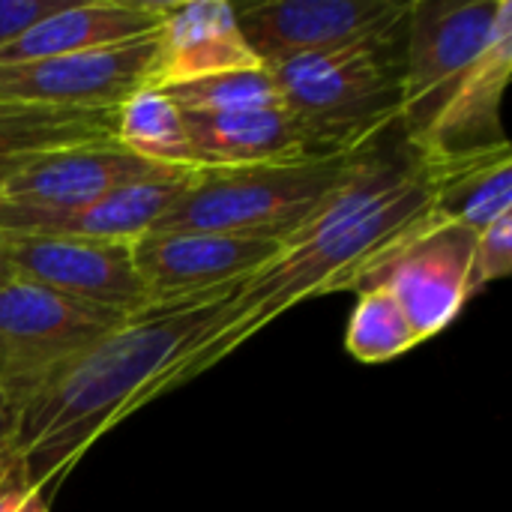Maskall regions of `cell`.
<instances>
[{
	"mask_svg": "<svg viewBox=\"0 0 512 512\" xmlns=\"http://www.w3.org/2000/svg\"><path fill=\"white\" fill-rule=\"evenodd\" d=\"M165 93L186 114H222V111H246V108L282 105L276 78L264 66L210 75V78H201V81L168 87Z\"/></svg>",
	"mask_w": 512,
	"mask_h": 512,
	"instance_id": "cell-21",
	"label": "cell"
},
{
	"mask_svg": "<svg viewBox=\"0 0 512 512\" xmlns=\"http://www.w3.org/2000/svg\"><path fill=\"white\" fill-rule=\"evenodd\" d=\"M171 3L156 0H99L66 3L24 36L0 48V63H27L63 54H84L147 39L159 33Z\"/></svg>",
	"mask_w": 512,
	"mask_h": 512,
	"instance_id": "cell-15",
	"label": "cell"
},
{
	"mask_svg": "<svg viewBox=\"0 0 512 512\" xmlns=\"http://www.w3.org/2000/svg\"><path fill=\"white\" fill-rule=\"evenodd\" d=\"M285 243L231 234H144L132 243L138 276L153 306L186 303L222 288L243 285L273 261Z\"/></svg>",
	"mask_w": 512,
	"mask_h": 512,
	"instance_id": "cell-10",
	"label": "cell"
},
{
	"mask_svg": "<svg viewBox=\"0 0 512 512\" xmlns=\"http://www.w3.org/2000/svg\"><path fill=\"white\" fill-rule=\"evenodd\" d=\"M237 288L153 306L123 321L18 411L15 456L42 498H51L93 441L150 402L174 357L213 324Z\"/></svg>",
	"mask_w": 512,
	"mask_h": 512,
	"instance_id": "cell-2",
	"label": "cell"
},
{
	"mask_svg": "<svg viewBox=\"0 0 512 512\" xmlns=\"http://www.w3.org/2000/svg\"><path fill=\"white\" fill-rule=\"evenodd\" d=\"M432 222V189L420 156L408 147L387 153L375 144L345 189L285 240L282 252L255 270L222 303L213 324L174 357L150 402L213 369L294 306L360 291Z\"/></svg>",
	"mask_w": 512,
	"mask_h": 512,
	"instance_id": "cell-1",
	"label": "cell"
},
{
	"mask_svg": "<svg viewBox=\"0 0 512 512\" xmlns=\"http://www.w3.org/2000/svg\"><path fill=\"white\" fill-rule=\"evenodd\" d=\"M12 279L57 291L69 300L135 318L150 309L132 243L90 237L0 234Z\"/></svg>",
	"mask_w": 512,
	"mask_h": 512,
	"instance_id": "cell-7",
	"label": "cell"
},
{
	"mask_svg": "<svg viewBox=\"0 0 512 512\" xmlns=\"http://www.w3.org/2000/svg\"><path fill=\"white\" fill-rule=\"evenodd\" d=\"M6 282H12V267H9V261H6V255H3V243H0V288H3Z\"/></svg>",
	"mask_w": 512,
	"mask_h": 512,
	"instance_id": "cell-26",
	"label": "cell"
},
{
	"mask_svg": "<svg viewBox=\"0 0 512 512\" xmlns=\"http://www.w3.org/2000/svg\"><path fill=\"white\" fill-rule=\"evenodd\" d=\"M420 339L405 318L399 300L384 285H369L357 291V306L348 321L345 348L360 363H387L417 348Z\"/></svg>",
	"mask_w": 512,
	"mask_h": 512,
	"instance_id": "cell-20",
	"label": "cell"
},
{
	"mask_svg": "<svg viewBox=\"0 0 512 512\" xmlns=\"http://www.w3.org/2000/svg\"><path fill=\"white\" fill-rule=\"evenodd\" d=\"M258 57L246 45L234 3L192 0L171 3L159 27V54L150 87L168 90L222 72L258 69Z\"/></svg>",
	"mask_w": 512,
	"mask_h": 512,
	"instance_id": "cell-14",
	"label": "cell"
},
{
	"mask_svg": "<svg viewBox=\"0 0 512 512\" xmlns=\"http://www.w3.org/2000/svg\"><path fill=\"white\" fill-rule=\"evenodd\" d=\"M411 12L402 0H273L234 6L240 33L264 69L339 51L399 27Z\"/></svg>",
	"mask_w": 512,
	"mask_h": 512,
	"instance_id": "cell-8",
	"label": "cell"
},
{
	"mask_svg": "<svg viewBox=\"0 0 512 512\" xmlns=\"http://www.w3.org/2000/svg\"><path fill=\"white\" fill-rule=\"evenodd\" d=\"M408 18L366 42L270 69L285 111L318 156L354 153L399 126Z\"/></svg>",
	"mask_w": 512,
	"mask_h": 512,
	"instance_id": "cell-5",
	"label": "cell"
},
{
	"mask_svg": "<svg viewBox=\"0 0 512 512\" xmlns=\"http://www.w3.org/2000/svg\"><path fill=\"white\" fill-rule=\"evenodd\" d=\"M69 0H0V48L24 36Z\"/></svg>",
	"mask_w": 512,
	"mask_h": 512,
	"instance_id": "cell-24",
	"label": "cell"
},
{
	"mask_svg": "<svg viewBox=\"0 0 512 512\" xmlns=\"http://www.w3.org/2000/svg\"><path fill=\"white\" fill-rule=\"evenodd\" d=\"M0 512H48V498L30 486L18 456L0 465Z\"/></svg>",
	"mask_w": 512,
	"mask_h": 512,
	"instance_id": "cell-23",
	"label": "cell"
},
{
	"mask_svg": "<svg viewBox=\"0 0 512 512\" xmlns=\"http://www.w3.org/2000/svg\"><path fill=\"white\" fill-rule=\"evenodd\" d=\"M117 141V108H60L0 99V189L45 156Z\"/></svg>",
	"mask_w": 512,
	"mask_h": 512,
	"instance_id": "cell-18",
	"label": "cell"
},
{
	"mask_svg": "<svg viewBox=\"0 0 512 512\" xmlns=\"http://www.w3.org/2000/svg\"><path fill=\"white\" fill-rule=\"evenodd\" d=\"M159 33L27 63H0V99L60 108H120L129 96L150 87L156 72Z\"/></svg>",
	"mask_w": 512,
	"mask_h": 512,
	"instance_id": "cell-9",
	"label": "cell"
},
{
	"mask_svg": "<svg viewBox=\"0 0 512 512\" xmlns=\"http://www.w3.org/2000/svg\"><path fill=\"white\" fill-rule=\"evenodd\" d=\"M432 189V216L480 234L512 213L510 141L447 156H420Z\"/></svg>",
	"mask_w": 512,
	"mask_h": 512,
	"instance_id": "cell-17",
	"label": "cell"
},
{
	"mask_svg": "<svg viewBox=\"0 0 512 512\" xmlns=\"http://www.w3.org/2000/svg\"><path fill=\"white\" fill-rule=\"evenodd\" d=\"M512 270V213L483 228L474 240L471 258V294L507 279Z\"/></svg>",
	"mask_w": 512,
	"mask_h": 512,
	"instance_id": "cell-22",
	"label": "cell"
},
{
	"mask_svg": "<svg viewBox=\"0 0 512 512\" xmlns=\"http://www.w3.org/2000/svg\"><path fill=\"white\" fill-rule=\"evenodd\" d=\"M15 426H18V411H12L0 396V465L15 456Z\"/></svg>",
	"mask_w": 512,
	"mask_h": 512,
	"instance_id": "cell-25",
	"label": "cell"
},
{
	"mask_svg": "<svg viewBox=\"0 0 512 512\" xmlns=\"http://www.w3.org/2000/svg\"><path fill=\"white\" fill-rule=\"evenodd\" d=\"M168 171H174V165L141 159L117 141L90 144L39 159L0 189V201L36 210H75L105 198L126 183Z\"/></svg>",
	"mask_w": 512,
	"mask_h": 512,
	"instance_id": "cell-13",
	"label": "cell"
},
{
	"mask_svg": "<svg viewBox=\"0 0 512 512\" xmlns=\"http://www.w3.org/2000/svg\"><path fill=\"white\" fill-rule=\"evenodd\" d=\"M512 72L510 0H423L405 24L399 129L417 156L504 144Z\"/></svg>",
	"mask_w": 512,
	"mask_h": 512,
	"instance_id": "cell-3",
	"label": "cell"
},
{
	"mask_svg": "<svg viewBox=\"0 0 512 512\" xmlns=\"http://www.w3.org/2000/svg\"><path fill=\"white\" fill-rule=\"evenodd\" d=\"M123 321L114 312L12 279L0 288V396L21 411L48 381Z\"/></svg>",
	"mask_w": 512,
	"mask_h": 512,
	"instance_id": "cell-6",
	"label": "cell"
},
{
	"mask_svg": "<svg viewBox=\"0 0 512 512\" xmlns=\"http://www.w3.org/2000/svg\"><path fill=\"white\" fill-rule=\"evenodd\" d=\"M186 132L198 165L207 168L276 165L318 156L300 123L285 111V105L222 114H186Z\"/></svg>",
	"mask_w": 512,
	"mask_h": 512,
	"instance_id": "cell-16",
	"label": "cell"
},
{
	"mask_svg": "<svg viewBox=\"0 0 512 512\" xmlns=\"http://www.w3.org/2000/svg\"><path fill=\"white\" fill-rule=\"evenodd\" d=\"M477 234L432 222L402 246L363 288L384 285L399 300L420 342L438 336L471 300V258Z\"/></svg>",
	"mask_w": 512,
	"mask_h": 512,
	"instance_id": "cell-11",
	"label": "cell"
},
{
	"mask_svg": "<svg viewBox=\"0 0 512 512\" xmlns=\"http://www.w3.org/2000/svg\"><path fill=\"white\" fill-rule=\"evenodd\" d=\"M117 144L159 165L207 168L198 165V156L186 132L183 108L165 90L156 87L138 90L117 108Z\"/></svg>",
	"mask_w": 512,
	"mask_h": 512,
	"instance_id": "cell-19",
	"label": "cell"
},
{
	"mask_svg": "<svg viewBox=\"0 0 512 512\" xmlns=\"http://www.w3.org/2000/svg\"><path fill=\"white\" fill-rule=\"evenodd\" d=\"M372 147L276 165L198 168L153 231L285 243L345 189Z\"/></svg>",
	"mask_w": 512,
	"mask_h": 512,
	"instance_id": "cell-4",
	"label": "cell"
},
{
	"mask_svg": "<svg viewBox=\"0 0 512 512\" xmlns=\"http://www.w3.org/2000/svg\"><path fill=\"white\" fill-rule=\"evenodd\" d=\"M198 168H174L159 177L126 183L105 198L75 210H36L0 201V234H36V237H90V240H126L150 234L156 222L171 210Z\"/></svg>",
	"mask_w": 512,
	"mask_h": 512,
	"instance_id": "cell-12",
	"label": "cell"
}]
</instances>
